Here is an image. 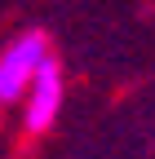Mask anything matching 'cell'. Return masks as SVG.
Listing matches in <instances>:
<instances>
[{"instance_id": "6da1fadb", "label": "cell", "mask_w": 155, "mask_h": 159, "mask_svg": "<svg viewBox=\"0 0 155 159\" xmlns=\"http://www.w3.org/2000/svg\"><path fill=\"white\" fill-rule=\"evenodd\" d=\"M45 57H49V44H45L40 31L13 40V44L0 53V102H18V97H27L35 71L45 66Z\"/></svg>"}, {"instance_id": "7a4b0ae2", "label": "cell", "mask_w": 155, "mask_h": 159, "mask_svg": "<svg viewBox=\"0 0 155 159\" xmlns=\"http://www.w3.org/2000/svg\"><path fill=\"white\" fill-rule=\"evenodd\" d=\"M58 111H62V71L53 57H45V66L35 71L31 89H27V111H22L27 133H45L58 119Z\"/></svg>"}]
</instances>
